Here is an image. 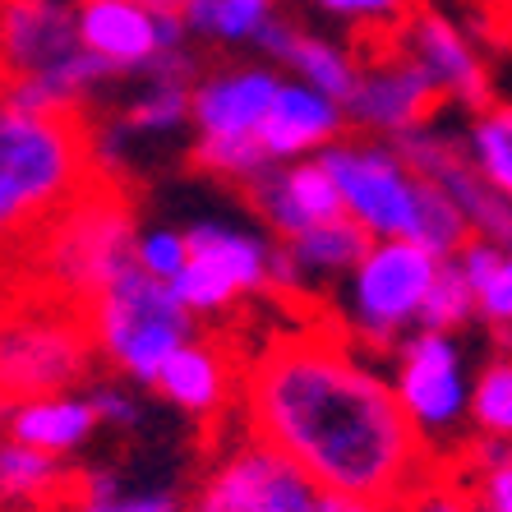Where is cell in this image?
<instances>
[{"label":"cell","mask_w":512,"mask_h":512,"mask_svg":"<svg viewBox=\"0 0 512 512\" xmlns=\"http://www.w3.org/2000/svg\"><path fill=\"white\" fill-rule=\"evenodd\" d=\"M240 365L245 360L231 351V342L222 337H208V333H194L190 342L171 351L167 365L157 370L153 379V393L180 411L185 420L194 425L213 429V425H227L231 406H240Z\"/></svg>","instance_id":"2e32d148"},{"label":"cell","mask_w":512,"mask_h":512,"mask_svg":"<svg viewBox=\"0 0 512 512\" xmlns=\"http://www.w3.org/2000/svg\"><path fill=\"white\" fill-rule=\"evenodd\" d=\"M323 489L259 439L227 443L203 466L185 512H319Z\"/></svg>","instance_id":"7c38bea8"},{"label":"cell","mask_w":512,"mask_h":512,"mask_svg":"<svg viewBox=\"0 0 512 512\" xmlns=\"http://www.w3.org/2000/svg\"><path fill=\"white\" fill-rule=\"evenodd\" d=\"M259 56L268 65L282 70V79H296V84H310L319 93L346 102V93L356 88L360 74V51L346 47L342 37L314 33V28H300L296 19H277L268 28V37L259 42Z\"/></svg>","instance_id":"d6986e66"},{"label":"cell","mask_w":512,"mask_h":512,"mask_svg":"<svg viewBox=\"0 0 512 512\" xmlns=\"http://www.w3.org/2000/svg\"><path fill=\"white\" fill-rule=\"evenodd\" d=\"M185 245L190 254L171 291L199 323L231 319L254 296H268V254H273L268 231L199 217L194 227H185Z\"/></svg>","instance_id":"9c48e42d"},{"label":"cell","mask_w":512,"mask_h":512,"mask_svg":"<svg viewBox=\"0 0 512 512\" xmlns=\"http://www.w3.org/2000/svg\"><path fill=\"white\" fill-rule=\"evenodd\" d=\"M65 5H88V0H65Z\"/></svg>","instance_id":"ab89813d"},{"label":"cell","mask_w":512,"mask_h":512,"mask_svg":"<svg viewBox=\"0 0 512 512\" xmlns=\"http://www.w3.org/2000/svg\"><path fill=\"white\" fill-rule=\"evenodd\" d=\"M388 512H471V499H466V489L453 466L434 462L402 499L388 503Z\"/></svg>","instance_id":"d6a6232c"},{"label":"cell","mask_w":512,"mask_h":512,"mask_svg":"<svg viewBox=\"0 0 512 512\" xmlns=\"http://www.w3.org/2000/svg\"><path fill=\"white\" fill-rule=\"evenodd\" d=\"M240 425L346 499L397 503L434 466L383 360L333 323L273 333L240 365Z\"/></svg>","instance_id":"6da1fadb"},{"label":"cell","mask_w":512,"mask_h":512,"mask_svg":"<svg viewBox=\"0 0 512 512\" xmlns=\"http://www.w3.org/2000/svg\"><path fill=\"white\" fill-rule=\"evenodd\" d=\"M282 84V70L268 60H236L203 70L190 88V130L199 143H245L259 139Z\"/></svg>","instance_id":"9a60e30c"},{"label":"cell","mask_w":512,"mask_h":512,"mask_svg":"<svg viewBox=\"0 0 512 512\" xmlns=\"http://www.w3.org/2000/svg\"><path fill=\"white\" fill-rule=\"evenodd\" d=\"M74 28L84 51L116 79L176 74L199 79V47L190 42L180 14H162L143 0H88L74 5Z\"/></svg>","instance_id":"30bf717a"},{"label":"cell","mask_w":512,"mask_h":512,"mask_svg":"<svg viewBox=\"0 0 512 512\" xmlns=\"http://www.w3.org/2000/svg\"><path fill=\"white\" fill-rule=\"evenodd\" d=\"M462 143L476 171L512 203V102H485L462 120Z\"/></svg>","instance_id":"4316f807"},{"label":"cell","mask_w":512,"mask_h":512,"mask_svg":"<svg viewBox=\"0 0 512 512\" xmlns=\"http://www.w3.org/2000/svg\"><path fill=\"white\" fill-rule=\"evenodd\" d=\"M10 291H14V273L0 263V310H5V300H10Z\"/></svg>","instance_id":"74e56055"},{"label":"cell","mask_w":512,"mask_h":512,"mask_svg":"<svg viewBox=\"0 0 512 512\" xmlns=\"http://www.w3.org/2000/svg\"><path fill=\"white\" fill-rule=\"evenodd\" d=\"M245 194H250L254 217H259L263 231L273 240H291V236H300V231L319 227V222L342 217L337 185L319 157H305V162H273Z\"/></svg>","instance_id":"e0dca14e"},{"label":"cell","mask_w":512,"mask_h":512,"mask_svg":"<svg viewBox=\"0 0 512 512\" xmlns=\"http://www.w3.org/2000/svg\"><path fill=\"white\" fill-rule=\"evenodd\" d=\"M457 268L476 286L480 323L489 328V342L512 346V245L471 236L457 250Z\"/></svg>","instance_id":"d4e9b609"},{"label":"cell","mask_w":512,"mask_h":512,"mask_svg":"<svg viewBox=\"0 0 512 512\" xmlns=\"http://www.w3.org/2000/svg\"><path fill=\"white\" fill-rule=\"evenodd\" d=\"M84 323L93 337L97 365L134 388H153L171 351H180L199 333V319L180 305L171 282H157L139 268L111 277L84 305Z\"/></svg>","instance_id":"8992f818"},{"label":"cell","mask_w":512,"mask_h":512,"mask_svg":"<svg viewBox=\"0 0 512 512\" xmlns=\"http://www.w3.org/2000/svg\"><path fill=\"white\" fill-rule=\"evenodd\" d=\"M323 24H337L346 33L374 37V42H393V33L411 19L420 0H300Z\"/></svg>","instance_id":"f546056e"},{"label":"cell","mask_w":512,"mask_h":512,"mask_svg":"<svg viewBox=\"0 0 512 512\" xmlns=\"http://www.w3.org/2000/svg\"><path fill=\"white\" fill-rule=\"evenodd\" d=\"M282 14V0H190L180 10V24H185L194 47L259 51V42Z\"/></svg>","instance_id":"7402d4cb"},{"label":"cell","mask_w":512,"mask_h":512,"mask_svg":"<svg viewBox=\"0 0 512 512\" xmlns=\"http://www.w3.org/2000/svg\"><path fill=\"white\" fill-rule=\"evenodd\" d=\"M342 134H351V125H346V111L337 97L296 84V79H282L273 107L259 125V148L268 162H305V157H319L323 148H333Z\"/></svg>","instance_id":"ac0fdd59"},{"label":"cell","mask_w":512,"mask_h":512,"mask_svg":"<svg viewBox=\"0 0 512 512\" xmlns=\"http://www.w3.org/2000/svg\"><path fill=\"white\" fill-rule=\"evenodd\" d=\"M134 240H139V222L130 199L120 194L116 180L97 176L14 254L10 273L14 282H28L84 310L111 277L134 268Z\"/></svg>","instance_id":"3957f363"},{"label":"cell","mask_w":512,"mask_h":512,"mask_svg":"<svg viewBox=\"0 0 512 512\" xmlns=\"http://www.w3.org/2000/svg\"><path fill=\"white\" fill-rule=\"evenodd\" d=\"M416 245H425L434 259H457V250H462L466 240H471V227H466L462 208H457L448 194L434 185V180L420 176V199H416V227H411V236Z\"/></svg>","instance_id":"1f68e13d"},{"label":"cell","mask_w":512,"mask_h":512,"mask_svg":"<svg viewBox=\"0 0 512 512\" xmlns=\"http://www.w3.org/2000/svg\"><path fill=\"white\" fill-rule=\"evenodd\" d=\"M448 466L462 480L471 512H512V443L471 434Z\"/></svg>","instance_id":"484cf974"},{"label":"cell","mask_w":512,"mask_h":512,"mask_svg":"<svg viewBox=\"0 0 512 512\" xmlns=\"http://www.w3.org/2000/svg\"><path fill=\"white\" fill-rule=\"evenodd\" d=\"M97 370L102 365L84 310L28 282H14L0 310V397L19 402V397L79 393L97 379Z\"/></svg>","instance_id":"5b68a950"},{"label":"cell","mask_w":512,"mask_h":512,"mask_svg":"<svg viewBox=\"0 0 512 512\" xmlns=\"http://www.w3.org/2000/svg\"><path fill=\"white\" fill-rule=\"evenodd\" d=\"M365 245H370V236L351 217H333V222H319V227L282 240V250L291 254L300 282H305V296H319V291L342 282L365 254Z\"/></svg>","instance_id":"603a6c76"},{"label":"cell","mask_w":512,"mask_h":512,"mask_svg":"<svg viewBox=\"0 0 512 512\" xmlns=\"http://www.w3.org/2000/svg\"><path fill=\"white\" fill-rule=\"evenodd\" d=\"M143 5H153V10H162V14H180L190 0H143Z\"/></svg>","instance_id":"8d00e7d4"},{"label":"cell","mask_w":512,"mask_h":512,"mask_svg":"<svg viewBox=\"0 0 512 512\" xmlns=\"http://www.w3.org/2000/svg\"><path fill=\"white\" fill-rule=\"evenodd\" d=\"M74 480L79 471L70 462L0 434V512H65Z\"/></svg>","instance_id":"44dd1931"},{"label":"cell","mask_w":512,"mask_h":512,"mask_svg":"<svg viewBox=\"0 0 512 512\" xmlns=\"http://www.w3.org/2000/svg\"><path fill=\"white\" fill-rule=\"evenodd\" d=\"M84 393H88V402H93L97 425H102V429L134 434V429L143 425V416H148V411H143L139 388H134V383H125V379H116V374H107V379H93Z\"/></svg>","instance_id":"836d02e7"},{"label":"cell","mask_w":512,"mask_h":512,"mask_svg":"<svg viewBox=\"0 0 512 512\" xmlns=\"http://www.w3.org/2000/svg\"><path fill=\"white\" fill-rule=\"evenodd\" d=\"M116 84L79 42L65 0H0V93L24 111L84 116Z\"/></svg>","instance_id":"277c9868"},{"label":"cell","mask_w":512,"mask_h":512,"mask_svg":"<svg viewBox=\"0 0 512 512\" xmlns=\"http://www.w3.org/2000/svg\"><path fill=\"white\" fill-rule=\"evenodd\" d=\"M471 434L512 443V346L489 342L471 379Z\"/></svg>","instance_id":"83f0119b"},{"label":"cell","mask_w":512,"mask_h":512,"mask_svg":"<svg viewBox=\"0 0 512 512\" xmlns=\"http://www.w3.org/2000/svg\"><path fill=\"white\" fill-rule=\"evenodd\" d=\"M65 512H185V499L176 489H125L116 471H79L74 499Z\"/></svg>","instance_id":"f1b7e54d"},{"label":"cell","mask_w":512,"mask_h":512,"mask_svg":"<svg viewBox=\"0 0 512 512\" xmlns=\"http://www.w3.org/2000/svg\"><path fill=\"white\" fill-rule=\"evenodd\" d=\"M342 111L351 134L397 143L411 130L443 116V93L397 42H379L374 56L360 51L356 88L346 93Z\"/></svg>","instance_id":"4fadbf2b"},{"label":"cell","mask_w":512,"mask_h":512,"mask_svg":"<svg viewBox=\"0 0 512 512\" xmlns=\"http://www.w3.org/2000/svg\"><path fill=\"white\" fill-rule=\"evenodd\" d=\"M93 180V130L84 116L24 111L0 93V263L5 268Z\"/></svg>","instance_id":"7a4b0ae2"},{"label":"cell","mask_w":512,"mask_h":512,"mask_svg":"<svg viewBox=\"0 0 512 512\" xmlns=\"http://www.w3.org/2000/svg\"><path fill=\"white\" fill-rule=\"evenodd\" d=\"M383 374L429 457L453 462L462 443L471 439V379H476L462 333L411 328L383 356Z\"/></svg>","instance_id":"ba28073f"},{"label":"cell","mask_w":512,"mask_h":512,"mask_svg":"<svg viewBox=\"0 0 512 512\" xmlns=\"http://www.w3.org/2000/svg\"><path fill=\"white\" fill-rule=\"evenodd\" d=\"M5 406H10V402H5V397H0V434H5Z\"/></svg>","instance_id":"f35d334b"},{"label":"cell","mask_w":512,"mask_h":512,"mask_svg":"<svg viewBox=\"0 0 512 512\" xmlns=\"http://www.w3.org/2000/svg\"><path fill=\"white\" fill-rule=\"evenodd\" d=\"M393 42L434 79V88L443 93V107H457L471 116V111H480L485 102H494L485 56H480L476 37L466 33L453 14L416 5L411 19L393 33Z\"/></svg>","instance_id":"5bb4252c"},{"label":"cell","mask_w":512,"mask_h":512,"mask_svg":"<svg viewBox=\"0 0 512 512\" xmlns=\"http://www.w3.org/2000/svg\"><path fill=\"white\" fill-rule=\"evenodd\" d=\"M319 512H388V503H370V499H346V494H323Z\"/></svg>","instance_id":"d590c367"},{"label":"cell","mask_w":512,"mask_h":512,"mask_svg":"<svg viewBox=\"0 0 512 512\" xmlns=\"http://www.w3.org/2000/svg\"><path fill=\"white\" fill-rule=\"evenodd\" d=\"M190 88L194 79L176 74H139L134 93L116 107V125L125 139H167L190 125Z\"/></svg>","instance_id":"cb8c5ba5"},{"label":"cell","mask_w":512,"mask_h":512,"mask_svg":"<svg viewBox=\"0 0 512 512\" xmlns=\"http://www.w3.org/2000/svg\"><path fill=\"white\" fill-rule=\"evenodd\" d=\"M97 411L88 393H47V397H19L5 406V439L28 443L37 453H51L70 462L97 439Z\"/></svg>","instance_id":"ffe728a7"},{"label":"cell","mask_w":512,"mask_h":512,"mask_svg":"<svg viewBox=\"0 0 512 512\" xmlns=\"http://www.w3.org/2000/svg\"><path fill=\"white\" fill-rule=\"evenodd\" d=\"M319 162L328 167L342 199V217H351L370 240L411 236L416 227L420 176L406 167L397 143L370 134H342L333 148H323Z\"/></svg>","instance_id":"8fae6325"},{"label":"cell","mask_w":512,"mask_h":512,"mask_svg":"<svg viewBox=\"0 0 512 512\" xmlns=\"http://www.w3.org/2000/svg\"><path fill=\"white\" fill-rule=\"evenodd\" d=\"M476 323H480L476 286L457 268V259H443L416 328H429V333H466V328H476Z\"/></svg>","instance_id":"4dcf8cb0"},{"label":"cell","mask_w":512,"mask_h":512,"mask_svg":"<svg viewBox=\"0 0 512 512\" xmlns=\"http://www.w3.org/2000/svg\"><path fill=\"white\" fill-rule=\"evenodd\" d=\"M439 263L443 259H434L425 245L406 236L370 240L356 268L337 282V305L328 323L342 328L360 351L383 360L420 323Z\"/></svg>","instance_id":"52a82bcc"},{"label":"cell","mask_w":512,"mask_h":512,"mask_svg":"<svg viewBox=\"0 0 512 512\" xmlns=\"http://www.w3.org/2000/svg\"><path fill=\"white\" fill-rule=\"evenodd\" d=\"M185 254H190V245H185L180 227H148L134 240V268L157 277V282H176L185 268Z\"/></svg>","instance_id":"e575fe53"}]
</instances>
